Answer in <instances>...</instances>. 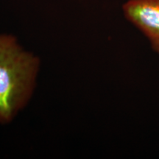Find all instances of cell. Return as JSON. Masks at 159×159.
<instances>
[{
	"instance_id": "7a4b0ae2",
	"label": "cell",
	"mask_w": 159,
	"mask_h": 159,
	"mask_svg": "<svg viewBox=\"0 0 159 159\" xmlns=\"http://www.w3.org/2000/svg\"><path fill=\"white\" fill-rule=\"evenodd\" d=\"M125 17L150 41L159 54V0H128L122 6Z\"/></svg>"
},
{
	"instance_id": "6da1fadb",
	"label": "cell",
	"mask_w": 159,
	"mask_h": 159,
	"mask_svg": "<svg viewBox=\"0 0 159 159\" xmlns=\"http://www.w3.org/2000/svg\"><path fill=\"white\" fill-rule=\"evenodd\" d=\"M39 60L15 37L0 35V123L11 122L33 95Z\"/></svg>"
}]
</instances>
